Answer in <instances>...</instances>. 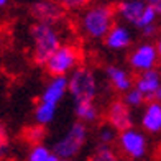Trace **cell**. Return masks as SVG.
<instances>
[{
    "label": "cell",
    "mask_w": 161,
    "mask_h": 161,
    "mask_svg": "<svg viewBox=\"0 0 161 161\" xmlns=\"http://www.w3.org/2000/svg\"><path fill=\"white\" fill-rule=\"evenodd\" d=\"M115 7L110 3H89L82 8L79 23L80 30L91 40H104L115 23Z\"/></svg>",
    "instance_id": "1"
},
{
    "label": "cell",
    "mask_w": 161,
    "mask_h": 161,
    "mask_svg": "<svg viewBox=\"0 0 161 161\" xmlns=\"http://www.w3.org/2000/svg\"><path fill=\"white\" fill-rule=\"evenodd\" d=\"M31 40H33V61L43 66L46 59L61 45V36L56 30V25L36 21L31 26Z\"/></svg>",
    "instance_id": "2"
},
{
    "label": "cell",
    "mask_w": 161,
    "mask_h": 161,
    "mask_svg": "<svg viewBox=\"0 0 161 161\" xmlns=\"http://www.w3.org/2000/svg\"><path fill=\"white\" fill-rule=\"evenodd\" d=\"M97 79L96 74L84 66H77L68 74V92L71 94L74 104L77 102L96 100L97 97Z\"/></svg>",
    "instance_id": "3"
},
{
    "label": "cell",
    "mask_w": 161,
    "mask_h": 161,
    "mask_svg": "<svg viewBox=\"0 0 161 161\" xmlns=\"http://www.w3.org/2000/svg\"><path fill=\"white\" fill-rule=\"evenodd\" d=\"M86 142H87V125L84 122L77 120L71 125V128L64 133V136H61L54 143L53 153L61 159H72L80 153Z\"/></svg>",
    "instance_id": "4"
},
{
    "label": "cell",
    "mask_w": 161,
    "mask_h": 161,
    "mask_svg": "<svg viewBox=\"0 0 161 161\" xmlns=\"http://www.w3.org/2000/svg\"><path fill=\"white\" fill-rule=\"evenodd\" d=\"M80 61V51L72 45H59L43 64L49 76H68Z\"/></svg>",
    "instance_id": "5"
},
{
    "label": "cell",
    "mask_w": 161,
    "mask_h": 161,
    "mask_svg": "<svg viewBox=\"0 0 161 161\" xmlns=\"http://www.w3.org/2000/svg\"><path fill=\"white\" fill-rule=\"evenodd\" d=\"M119 138H117V143H119L122 153L125 156H128L130 159H140L146 155L148 151V140L143 131L136 130L133 127H130L127 130L119 131Z\"/></svg>",
    "instance_id": "6"
},
{
    "label": "cell",
    "mask_w": 161,
    "mask_h": 161,
    "mask_svg": "<svg viewBox=\"0 0 161 161\" xmlns=\"http://www.w3.org/2000/svg\"><path fill=\"white\" fill-rule=\"evenodd\" d=\"M30 13L36 21L56 25L64 18V7L58 0H35L30 5Z\"/></svg>",
    "instance_id": "7"
},
{
    "label": "cell",
    "mask_w": 161,
    "mask_h": 161,
    "mask_svg": "<svg viewBox=\"0 0 161 161\" xmlns=\"http://www.w3.org/2000/svg\"><path fill=\"white\" fill-rule=\"evenodd\" d=\"M105 119L108 127H112L115 131L127 130L133 127V117H131V108L123 102V99H115L112 100L107 107Z\"/></svg>",
    "instance_id": "8"
},
{
    "label": "cell",
    "mask_w": 161,
    "mask_h": 161,
    "mask_svg": "<svg viewBox=\"0 0 161 161\" xmlns=\"http://www.w3.org/2000/svg\"><path fill=\"white\" fill-rule=\"evenodd\" d=\"M158 59H159V56H158L156 46L151 45V43H143V45L136 46L131 51V54L128 58V64L133 71L142 72V71L155 68Z\"/></svg>",
    "instance_id": "9"
},
{
    "label": "cell",
    "mask_w": 161,
    "mask_h": 161,
    "mask_svg": "<svg viewBox=\"0 0 161 161\" xmlns=\"http://www.w3.org/2000/svg\"><path fill=\"white\" fill-rule=\"evenodd\" d=\"M159 84H161V72L155 68L138 72L136 79L133 80V87H136L143 94L146 100L155 99V94L158 91Z\"/></svg>",
    "instance_id": "10"
},
{
    "label": "cell",
    "mask_w": 161,
    "mask_h": 161,
    "mask_svg": "<svg viewBox=\"0 0 161 161\" xmlns=\"http://www.w3.org/2000/svg\"><path fill=\"white\" fill-rule=\"evenodd\" d=\"M66 94H68V76H51V80L41 92L40 100L58 107Z\"/></svg>",
    "instance_id": "11"
},
{
    "label": "cell",
    "mask_w": 161,
    "mask_h": 161,
    "mask_svg": "<svg viewBox=\"0 0 161 161\" xmlns=\"http://www.w3.org/2000/svg\"><path fill=\"white\" fill-rule=\"evenodd\" d=\"M131 31L128 30L127 25L123 23H114L112 28L107 31V35L104 36V43L107 48L115 49V51H120V49H125L131 45Z\"/></svg>",
    "instance_id": "12"
},
{
    "label": "cell",
    "mask_w": 161,
    "mask_h": 161,
    "mask_svg": "<svg viewBox=\"0 0 161 161\" xmlns=\"http://www.w3.org/2000/svg\"><path fill=\"white\" fill-rule=\"evenodd\" d=\"M146 3H148L146 0H120L115 7V13L125 21V23L135 26L136 21L142 17Z\"/></svg>",
    "instance_id": "13"
},
{
    "label": "cell",
    "mask_w": 161,
    "mask_h": 161,
    "mask_svg": "<svg viewBox=\"0 0 161 161\" xmlns=\"http://www.w3.org/2000/svg\"><path fill=\"white\" fill-rule=\"evenodd\" d=\"M142 128L153 135L161 131V104L156 99L146 102V107L142 114Z\"/></svg>",
    "instance_id": "14"
},
{
    "label": "cell",
    "mask_w": 161,
    "mask_h": 161,
    "mask_svg": "<svg viewBox=\"0 0 161 161\" xmlns=\"http://www.w3.org/2000/svg\"><path fill=\"white\" fill-rule=\"evenodd\" d=\"M105 76L108 79V82H110V86L120 94H125L128 89L133 87V77L130 76V72L119 68V66H107Z\"/></svg>",
    "instance_id": "15"
},
{
    "label": "cell",
    "mask_w": 161,
    "mask_h": 161,
    "mask_svg": "<svg viewBox=\"0 0 161 161\" xmlns=\"http://www.w3.org/2000/svg\"><path fill=\"white\" fill-rule=\"evenodd\" d=\"M74 112L77 120L84 122V123H92V122H97L100 112H99V107L96 105V100H87V102H77L74 104Z\"/></svg>",
    "instance_id": "16"
},
{
    "label": "cell",
    "mask_w": 161,
    "mask_h": 161,
    "mask_svg": "<svg viewBox=\"0 0 161 161\" xmlns=\"http://www.w3.org/2000/svg\"><path fill=\"white\" fill-rule=\"evenodd\" d=\"M56 110H58L56 105H51V104H46V102L40 100L35 107V123L43 125V127L49 125L56 117Z\"/></svg>",
    "instance_id": "17"
},
{
    "label": "cell",
    "mask_w": 161,
    "mask_h": 161,
    "mask_svg": "<svg viewBox=\"0 0 161 161\" xmlns=\"http://www.w3.org/2000/svg\"><path fill=\"white\" fill-rule=\"evenodd\" d=\"M86 161H120L117 153L110 148V145H100Z\"/></svg>",
    "instance_id": "18"
},
{
    "label": "cell",
    "mask_w": 161,
    "mask_h": 161,
    "mask_svg": "<svg viewBox=\"0 0 161 161\" xmlns=\"http://www.w3.org/2000/svg\"><path fill=\"white\" fill-rule=\"evenodd\" d=\"M158 10L153 7L151 3H146V7H145V10H143V13H142V17H140V20L136 21V25H135V28H138V30H142V28H145V26H148V25H153V23H156V18H158Z\"/></svg>",
    "instance_id": "19"
},
{
    "label": "cell",
    "mask_w": 161,
    "mask_h": 161,
    "mask_svg": "<svg viewBox=\"0 0 161 161\" xmlns=\"http://www.w3.org/2000/svg\"><path fill=\"white\" fill-rule=\"evenodd\" d=\"M23 138H25V142H28L30 145L41 143V140L45 138V127L35 123V125L25 128L23 130Z\"/></svg>",
    "instance_id": "20"
},
{
    "label": "cell",
    "mask_w": 161,
    "mask_h": 161,
    "mask_svg": "<svg viewBox=\"0 0 161 161\" xmlns=\"http://www.w3.org/2000/svg\"><path fill=\"white\" fill-rule=\"evenodd\" d=\"M123 102H125L130 108H136V107H142L146 102V99L136 87H131V89H128L123 94Z\"/></svg>",
    "instance_id": "21"
},
{
    "label": "cell",
    "mask_w": 161,
    "mask_h": 161,
    "mask_svg": "<svg viewBox=\"0 0 161 161\" xmlns=\"http://www.w3.org/2000/svg\"><path fill=\"white\" fill-rule=\"evenodd\" d=\"M10 151V136L5 123L0 120V161H5Z\"/></svg>",
    "instance_id": "22"
},
{
    "label": "cell",
    "mask_w": 161,
    "mask_h": 161,
    "mask_svg": "<svg viewBox=\"0 0 161 161\" xmlns=\"http://www.w3.org/2000/svg\"><path fill=\"white\" fill-rule=\"evenodd\" d=\"M49 148L45 146L43 143H36V145H31V150L28 153V158L26 161H45L49 155Z\"/></svg>",
    "instance_id": "23"
},
{
    "label": "cell",
    "mask_w": 161,
    "mask_h": 161,
    "mask_svg": "<svg viewBox=\"0 0 161 161\" xmlns=\"http://www.w3.org/2000/svg\"><path fill=\"white\" fill-rule=\"evenodd\" d=\"M58 2L64 7L66 12H79L89 3H92L94 0H58Z\"/></svg>",
    "instance_id": "24"
},
{
    "label": "cell",
    "mask_w": 161,
    "mask_h": 161,
    "mask_svg": "<svg viewBox=\"0 0 161 161\" xmlns=\"http://www.w3.org/2000/svg\"><path fill=\"white\" fill-rule=\"evenodd\" d=\"M99 140L100 145H110L115 140V130L112 127H104L99 133Z\"/></svg>",
    "instance_id": "25"
},
{
    "label": "cell",
    "mask_w": 161,
    "mask_h": 161,
    "mask_svg": "<svg viewBox=\"0 0 161 161\" xmlns=\"http://www.w3.org/2000/svg\"><path fill=\"white\" fill-rule=\"evenodd\" d=\"M142 33L146 36V38H151V36H155V35H156V23H153V25H148V26L142 28Z\"/></svg>",
    "instance_id": "26"
},
{
    "label": "cell",
    "mask_w": 161,
    "mask_h": 161,
    "mask_svg": "<svg viewBox=\"0 0 161 161\" xmlns=\"http://www.w3.org/2000/svg\"><path fill=\"white\" fill-rule=\"evenodd\" d=\"M146 2H148V3H151V5L155 7L156 10H159V8H161V0H146Z\"/></svg>",
    "instance_id": "27"
},
{
    "label": "cell",
    "mask_w": 161,
    "mask_h": 161,
    "mask_svg": "<svg viewBox=\"0 0 161 161\" xmlns=\"http://www.w3.org/2000/svg\"><path fill=\"white\" fill-rule=\"evenodd\" d=\"M59 159H61L59 156H56V155H54V153H53V151H51V153H49V155H48V158H46L45 161H59Z\"/></svg>",
    "instance_id": "28"
},
{
    "label": "cell",
    "mask_w": 161,
    "mask_h": 161,
    "mask_svg": "<svg viewBox=\"0 0 161 161\" xmlns=\"http://www.w3.org/2000/svg\"><path fill=\"white\" fill-rule=\"evenodd\" d=\"M155 99L161 104V84H159V87H158V91H156V94H155Z\"/></svg>",
    "instance_id": "29"
},
{
    "label": "cell",
    "mask_w": 161,
    "mask_h": 161,
    "mask_svg": "<svg viewBox=\"0 0 161 161\" xmlns=\"http://www.w3.org/2000/svg\"><path fill=\"white\" fill-rule=\"evenodd\" d=\"M156 51H158V56L161 58V36H159V40H158V43H156Z\"/></svg>",
    "instance_id": "30"
},
{
    "label": "cell",
    "mask_w": 161,
    "mask_h": 161,
    "mask_svg": "<svg viewBox=\"0 0 161 161\" xmlns=\"http://www.w3.org/2000/svg\"><path fill=\"white\" fill-rule=\"evenodd\" d=\"M8 3H10V0H0V10L5 8V7L8 5Z\"/></svg>",
    "instance_id": "31"
},
{
    "label": "cell",
    "mask_w": 161,
    "mask_h": 161,
    "mask_svg": "<svg viewBox=\"0 0 161 161\" xmlns=\"http://www.w3.org/2000/svg\"><path fill=\"white\" fill-rule=\"evenodd\" d=\"M59 161H71V159H59Z\"/></svg>",
    "instance_id": "32"
},
{
    "label": "cell",
    "mask_w": 161,
    "mask_h": 161,
    "mask_svg": "<svg viewBox=\"0 0 161 161\" xmlns=\"http://www.w3.org/2000/svg\"><path fill=\"white\" fill-rule=\"evenodd\" d=\"M158 13H159V15H161V8H159V10H158Z\"/></svg>",
    "instance_id": "33"
}]
</instances>
